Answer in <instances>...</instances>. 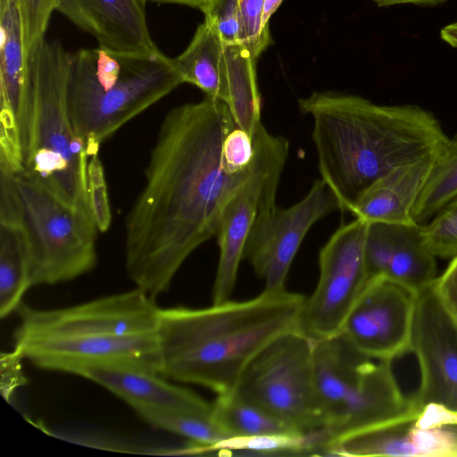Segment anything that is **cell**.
<instances>
[{"label": "cell", "instance_id": "1", "mask_svg": "<svg viewBox=\"0 0 457 457\" xmlns=\"http://www.w3.org/2000/svg\"><path fill=\"white\" fill-rule=\"evenodd\" d=\"M237 126L228 105L205 96L165 115L125 226V266L153 299L170 288L187 257L216 237L224 210L249 169L232 170L222 145Z\"/></svg>", "mask_w": 457, "mask_h": 457}, {"label": "cell", "instance_id": "2", "mask_svg": "<svg viewBox=\"0 0 457 457\" xmlns=\"http://www.w3.org/2000/svg\"><path fill=\"white\" fill-rule=\"evenodd\" d=\"M312 118L320 179L349 212L395 167L436 155L448 137L440 121L416 104H378L360 96L313 92L298 101Z\"/></svg>", "mask_w": 457, "mask_h": 457}, {"label": "cell", "instance_id": "3", "mask_svg": "<svg viewBox=\"0 0 457 457\" xmlns=\"http://www.w3.org/2000/svg\"><path fill=\"white\" fill-rule=\"evenodd\" d=\"M300 311L289 292L266 290L250 300H229L203 309H160V375L203 386L217 395L233 391L268 343L297 330Z\"/></svg>", "mask_w": 457, "mask_h": 457}, {"label": "cell", "instance_id": "4", "mask_svg": "<svg viewBox=\"0 0 457 457\" xmlns=\"http://www.w3.org/2000/svg\"><path fill=\"white\" fill-rule=\"evenodd\" d=\"M26 59V108L21 135L23 171L67 205L91 215L90 158L73 129L68 105L71 52L59 40L44 37Z\"/></svg>", "mask_w": 457, "mask_h": 457}, {"label": "cell", "instance_id": "5", "mask_svg": "<svg viewBox=\"0 0 457 457\" xmlns=\"http://www.w3.org/2000/svg\"><path fill=\"white\" fill-rule=\"evenodd\" d=\"M183 84L172 59L97 46L71 53L67 98L88 157L133 118Z\"/></svg>", "mask_w": 457, "mask_h": 457}, {"label": "cell", "instance_id": "6", "mask_svg": "<svg viewBox=\"0 0 457 457\" xmlns=\"http://www.w3.org/2000/svg\"><path fill=\"white\" fill-rule=\"evenodd\" d=\"M313 366L328 445L399 421L419 408L399 385L392 361L363 354L340 333L313 342Z\"/></svg>", "mask_w": 457, "mask_h": 457}, {"label": "cell", "instance_id": "7", "mask_svg": "<svg viewBox=\"0 0 457 457\" xmlns=\"http://www.w3.org/2000/svg\"><path fill=\"white\" fill-rule=\"evenodd\" d=\"M0 220L16 221L24 233L32 287L72 280L96 264L93 217L62 202L23 170H0Z\"/></svg>", "mask_w": 457, "mask_h": 457}, {"label": "cell", "instance_id": "8", "mask_svg": "<svg viewBox=\"0 0 457 457\" xmlns=\"http://www.w3.org/2000/svg\"><path fill=\"white\" fill-rule=\"evenodd\" d=\"M299 432L324 428L313 366V341L285 332L268 343L249 362L235 389Z\"/></svg>", "mask_w": 457, "mask_h": 457}, {"label": "cell", "instance_id": "9", "mask_svg": "<svg viewBox=\"0 0 457 457\" xmlns=\"http://www.w3.org/2000/svg\"><path fill=\"white\" fill-rule=\"evenodd\" d=\"M253 138L254 155L248 174L228 203L216 235L220 254L213 303L230 300L248 237L262 215L277 205V190L288 157V140L269 132L262 122Z\"/></svg>", "mask_w": 457, "mask_h": 457}, {"label": "cell", "instance_id": "10", "mask_svg": "<svg viewBox=\"0 0 457 457\" xmlns=\"http://www.w3.org/2000/svg\"><path fill=\"white\" fill-rule=\"evenodd\" d=\"M368 222L355 218L340 226L319 253L320 276L304 298L297 331L315 342L340 333L369 282L364 245Z\"/></svg>", "mask_w": 457, "mask_h": 457}, {"label": "cell", "instance_id": "11", "mask_svg": "<svg viewBox=\"0 0 457 457\" xmlns=\"http://www.w3.org/2000/svg\"><path fill=\"white\" fill-rule=\"evenodd\" d=\"M13 340L33 337L106 338L157 333L160 308L144 290L112 295L71 307L21 305Z\"/></svg>", "mask_w": 457, "mask_h": 457}, {"label": "cell", "instance_id": "12", "mask_svg": "<svg viewBox=\"0 0 457 457\" xmlns=\"http://www.w3.org/2000/svg\"><path fill=\"white\" fill-rule=\"evenodd\" d=\"M340 210L333 191L321 179L312 184L297 203L275 205L255 223L245 245L244 261L264 280V290H285L292 262L310 228L328 214Z\"/></svg>", "mask_w": 457, "mask_h": 457}, {"label": "cell", "instance_id": "13", "mask_svg": "<svg viewBox=\"0 0 457 457\" xmlns=\"http://www.w3.org/2000/svg\"><path fill=\"white\" fill-rule=\"evenodd\" d=\"M325 455L457 457V411L433 403L419 406L399 421L330 442Z\"/></svg>", "mask_w": 457, "mask_h": 457}, {"label": "cell", "instance_id": "14", "mask_svg": "<svg viewBox=\"0 0 457 457\" xmlns=\"http://www.w3.org/2000/svg\"><path fill=\"white\" fill-rule=\"evenodd\" d=\"M416 295L385 278L369 280L340 334L363 354L393 362L411 353Z\"/></svg>", "mask_w": 457, "mask_h": 457}, {"label": "cell", "instance_id": "15", "mask_svg": "<svg viewBox=\"0 0 457 457\" xmlns=\"http://www.w3.org/2000/svg\"><path fill=\"white\" fill-rule=\"evenodd\" d=\"M411 353L420 373L415 403L457 411V320L432 287L416 295Z\"/></svg>", "mask_w": 457, "mask_h": 457}, {"label": "cell", "instance_id": "16", "mask_svg": "<svg viewBox=\"0 0 457 457\" xmlns=\"http://www.w3.org/2000/svg\"><path fill=\"white\" fill-rule=\"evenodd\" d=\"M14 348L38 368L71 374L89 366L132 367L158 374L161 369L157 333L106 338L33 337L14 340Z\"/></svg>", "mask_w": 457, "mask_h": 457}, {"label": "cell", "instance_id": "17", "mask_svg": "<svg viewBox=\"0 0 457 457\" xmlns=\"http://www.w3.org/2000/svg\"><path fill=\"white\" fill-rule=\"evenodd\" d=\"M364 255L369 280L385 278L415 295L431 287L436 257L426 246L422 225L368 222Z\"/></svg>", "mask_w": 457, "mask_h": 457}, {"label": "cell", "instance_id": "18", "mask_svg": "<svg viewBox=\"0 0 457 457\" xmlns=\"http://www.w3.org/2000/svg\"><path fill=\"white\" fill-rule=\"evenodd\" d=\"M145 0H55L54 11L92 36L98 46L118 52L158 51L145 15Z\"/></svg>", "mask_w": 457, "mask_h": 457}, {"label": "cell", "instance_id": "19", "mask_svg": "<svg viewBox=\"0 0 457 457\" xmlns=\"http://www.w3.org/2000/svg\"><path fill=\"white\" fill-rule=\"evenodd\" d=\"M75 375L104 386L134 410L212 414V403L186 387L167 382L155 372L123 366H89L79 369Z\"/></svg>", "mask_w": 457, "mask_h": 457}, {"label": "cell", "instance_id": "20", "mask_svg": "<svg viewBox=\"0 0 457 457\" xmlns=\"http://www.w3.org/2000/svg\"><path fill=\"white\" fill-rule=\"evenodd\" d=\"M27 59L18 0H0V137L21 140L26 108Z\"/></svg>", "mask_w": 457, "mask_h": 457}, {"label": "cell", "instance_id": "21", "mask_svg": "<svg viewBox=\"0 0 457 457\" xmlns=\"http://www.w3.org/2000/svg\"><path fill=\"white\" fill-rule=\"evenodd\" d=\"M436 155L391 170L360 196L350 212L367 222L417 223L413 219V209L425 187Z\"/></svg>", "mask_w": 457, "mask_h": 457}, {"label": "cell", "instance_id": "22", "mask_svg": "<svg viewBox=\"0 0 457 457\" xmlns=\"http://www.w3.org/2000/svg\"><path fill=\"white\" fill-rule=\"evenodd\" d=\"M224 47L213 26L204 19L187 48L172 62L183 83L192 84L205 96L226 104L228 94L222 68Z\"/></svg>", "mask_w": 457, "mask_h": 457}, {"label": "cell", "instance_id": "23", "mask_svg": "<svg viewBox=\"0 0 457 457\" xmlns=\"http://www.w3.org/2000/svg\"><path fill=\"white\" fill-rule=\"evenodd\" d=\"M255 60L241 45L224 47L222 68L228 94L226 104L237 126L251 136L262 122Z\"/></svg>", "mask_w": 457, "mask_h": 457}, {"label": "cell", "instance_id": "24", "mask_svg": "<svg viewBox=\"0 0 457 457\" xmlns=\"http://www.w3.org/2000/svg\"><path fill=\"white\" fill-rule=\"evenodd\" d=\"M29 251L20 225L0 220V316L18 310L31 287Z\"/></svg>", "mask_w": 457, "mask_h": 457}, {"label": "cell", "instance_id": "25", "mask_svg": "<svg viewBox=\"0 0 457 457\" xmlns=\"http://www.w3.org/2000/svg\"><path fill=\"white\" fill-rule=\"evenodd\" d=\"M212 405V419L227 438L299 432L235 391L218 395Z\"/></svg>", "mask_w": 457, "mask_h": 457}, {"label": "cell", "instance_id": "26", "mask_svg": "<svg viewBox=\"0 0 457 457\" xmlns=\"http://www.w3.org/2000/svg\"><path fill=\"white\" fill-rule=\"evenodd\" d=\"M328 438L324 429L227 438L212 452L232 454L244 453L260 455H325Z\"/></svg>", "mask_w": 457, "mask_h": 457}, {"label": "cell", "instance_id": "27", "mask_svg": "<svg viewBox=\"0 0 457 457\" xmlns=\"http://www.w3.org/2000/svg\"><path fill=\"white\" fill-rule=\"evenodd\" d=\"M457 197V134L448 137L436 156L432 170L413 209V219L425 224Z\"/></svg>", "mask_w": 457, "mask_h": 457}, {"label": "cell", "instance_id": "28", "mask_svg": "<svg viewBox=\"0 0 457 457\" xmlns=\"http://www.w3.org/2000/svg\"><path fill=\"white\" fill-rule=\"evenodd\" d=\"M152 426L188 439L187 453H212L214 446L227 439L226 435L214 423L211 415L191 412L161 411L149 408L135 410Z\"/></svg>", "mask_w": 457, "mask_h": 457}, {"label": "cell", "instance_id": "29", "mask_svg": "<svg viewBox=\"0 0 457 457\" xmlns=\"http://www.w3.org/2000/svg\"><path fill=\"white\" fill-rule=\"evenodd\" d=\"M422 237L436 258L452 259L457 255V197L422 225Z\"/></svg>", "mask_w": 457, "mask_h": 457}, {"label": "cell", "instance_id": "30", "mask_svg": "<svg viewBox=\"0 0 457 457\" xmlns=\"http://www.w3.org/2000/svg\"><path fill=\"white\" fill-rule=\"evenodd\" d=\"M264 0H239V45L257 59L272 43L262 26Z\"/></svg>", "mask_w": 457, "mask_h": 457}, {"label": "cell", "instance_id": "31", "mask_svg": "<svg viewBox=\"0 0 457 457\" xmlns=\"http://www.w3.org/2000/svg\"><path fill=\"white\" fill-rule=\"evenodd\" d=\"M87 195L91 215L98 231L106 232L112 223V212L104 168L98 154L90 157L87 165Z\"/></svg>", "mask_w": 457, "mask_h": 457}, {"label": "cell", "instance_id": "32", "mask_svg": "<svg viewBox=\"0 0 457 457\" xmlns=\"http://www.w3.org/2000/svg\"><path fill=\"white\" fill-rule=\"evenodd\" d=\"M22 19L26 56L45 37L55 0H18Z\"/></svg>", "mask_w": 457, "mask_h": 457}, {"label": "cell", "instance_id": "33", "mask_svg": "<svg viewBox=\"0 0 457 457\" xmlns=\"http://www.w3.org/2000/svg\"><path fill=\"white\" fill-rule=\"evenodd\" d=\"M203 12L225 46L239 45V0H212Z\"/></svg>", "mask_w": 457, "mask_h": 457}, {"label": "cell", "instance_id": "34", "mask_svg": "<svg viewBox=\"0 0 457 457\" xmlns=\"http://www.w3.org/2000/svg\"><path fill=\"white\" fill-rule=\"evenodd\" d=\"M222 154L226 163L232 170H248L254 155L253 136L236 126L224 139Z\"/></svg>", "mask_w": 457, "mask_h": 457}, {"label": "cell", "instance_id": "35", "mask_svg": "<svg viewBox=\"0 0 457 457\" xmlns=\"http://www.w3.org/2000/svg\"><path fill=\"white\" fill-rule=\"evenodd\" d=\"M23 355L15 348L12 352H2L0 356V390L6 402L12 400L17 388L28 383L22 370Z\"/></svg>", "mask_w": 457, "mask_h": 457}, {"label": "cell", "instance_id": "36", "mask_svg": "<svg viewBox=\"0 0 457 457\" xmlns=\"http://www.w3.org/2000/svg\"><path fill=\"white\" fill-rule=\"evenodd\" d=\"M432 287L445 307L457 320V255L450 259Z\"/></svg>", "mask_w": 457, "mask_h": 457}, {"label": "cell", "instance_id": "37", "mask_svg": "<svg viewBox=\"0 0 457 457\" xmlns=\"http://www.w3.org/2000/svg\"><path fill=\"white\" fill-rule=\"evenodd\" d=\"M379 7L394 4H412L415 5L436 6L445 3L448 0H371Z\"/></svg>", "mask_w": 457, "mask_h": 457}, {"label": "cell", "instance_id": "38", "mask_svg": "<svg viewBox=\"0 0 457 457\" xmlns=\"http://www.w3.org/2000/svg\"><path fill=\"white\" fill-rule=\"evenodd\" d=\"M157 4H172L188 6L204 12L212 0H145Z\"/></svg>", "mask_w": 457, "mask_h": 457}, {"label": "cell", "instance_id": "39", "mask_svg": "<svg viewBox=\"0 0 457 457\" xmlns=\"http://www.w3.org/2000/svg\"><path fill=\"white\" fill-rule=\"evenodd\" d=\"M440 37L448 45L457 48V21L445 26L440 31Z\"/></svg>", "mask_w": 457, "mask_h": 457}, {"label": "cell", "instance_id": "40", "mask_svg": "<svg viewBox=\"0 0 457 457\" xmlns=\"http://www.w3.org/2000/svg\"><path fill=\"white\" fill-rule=\"evenodd\" d=\"M283 0H264L262 12V26L268 28L271 15L278 10Z\"/></svg>", "mask_w": 457, "mask_h": 457}]
</instances>
